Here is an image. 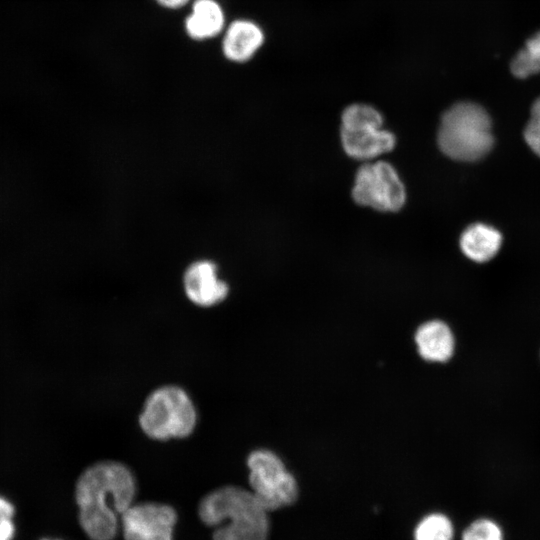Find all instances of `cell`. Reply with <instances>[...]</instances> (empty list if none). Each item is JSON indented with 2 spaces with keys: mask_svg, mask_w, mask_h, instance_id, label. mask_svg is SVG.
<instances>
[{
  "mask_svg": "<svg viewBox=\"0 0 540 540\" xmlns=\"http://www.w3.org/2000/svg\"><path fill=\"white\" fill-rule=\"evenodd\" d=\"M136 492V477L125 463L106 459L87 466L75 484L78 519L86 535L91 540H113Z\"/></svg>",
  "mask_w": 540,
  "mask_h": 540,
  "instance_id": "cell-1",
  "label": "cell"
},
{
  "mask_svg": "<svg viewBox=\"0 0 540 540\" xmlns=\"http://www.w3.org/2000/svg\"><path fill=\"white\" fill-rule=\"evenodd\" d=\"M198 515L214 527L213 540H268V511L250 489L218 487L202 497Z\"/></svg>",
  "mask_w": 540,
  "mask_h": 540,
  "instance_id": "cell-2",
  "label": "cell"
},
{
  "mask_svg": "<svg viewBox=\"0 0 540 540\" xmlns=\"http://www.w3.org/2000/svg\"><path fill=\"white\" fill-rule=\"evenodd\" d=\"M437 142L449 158L475 162L484 158L494 145L492 122L487 111L471 101H460L442 115Z\"/></svg>",
  "mask_w": 540,
  "mask_h": 540,
  "instance_id": "cell-3",
  "label": "cell"
},
{
  "mask_svg": "<svg viewBox=\"0 0 540 540\" xmlns=\"http://www.w3.org/2000/svg\"><path fill=\"white\" fill-rule=\"evenodd\" d=\"M197 423L198 411L192 397L176 384H163L150 391L138 416L142 433L161 442L188 438Z\"/></svg>",
  "mask_w": 540,
  "mask_h": 540,
  "instance_id": "cell-4",
  "label": "cell"
},
{
  "mask_svg": "<svg viewBox=\"0 0 540 540\" xmlns=\"http://www.w3.org/2000/svg\"><path fill=\"white\" fill-rule=\"evenodd\" d=\"M246 465L250 490L268 512L296 502L298 483L275 452L254 449L248 454Z\"/></svg>",
  "mask_w": 540,
  "mask_h": 540,
  "instance_id": "cell-5",
  "label": "cell"
},
{
  "mask_svg": "<svg viewBox=\"0 0 540 540\" xmlns=\"http://www.w3.org/2000/svg\"><path fill=\"white\" fill-rule=\"evenodd\" d=\"M383 117L373 106L352 104L341 116V142L348 156L357 160H371L391 151L395 136L382 129Z\"/></svg>",
  "mask_w": 540,
  "mask_h": 540,
  "instance_id": "cell-6",
  "label": "cell"
},
{
  "mask_svg": "<svg viewBox=\"0 0 540 540\" xmlns=\"http://www.w3.org/2000/svg\"><path fill=\"white\" fill-rule=\"evenodd\" d=\"M352 196L359 205L395 212L404 205L406 192L394 167L385 161H376L358 169Z\"/></svg>",
  "mask_w": 540,
  "mask_h": 540,
  "instance_id": "cell-7",
  "label": "cell"
},
{
  "mask_svg": "<svg viewBox=\"0 0 540 540\" xmlns=\"http://www.w3.org/2000/svg\"><path fill=\"white\" fill-rule=\"evenodd\" d=\"M175 509L157 502L133 503L121 516L124 540H173Z\"/></svg>",
  "mask_w": 540,
  "mask_h": 540,
  "instance_id": "cell-8",
  "label": "cell"
},
{
  "mask_svg": "<svg viewBox=\"0 0 540 540\" xmlns=\"http://www.w3.org/2000/svg\"><path fill=\"white\" fill-rule=\"evenodd\" d=\"M182 286L187 299L201 308L219 305L229 294V285L220 277L218 266L208 259L196 260L187 266Z\"/></svg>",
  "mask_w": 540,
  "mask_h": 540,
  "instance_id": "cell-9",
  "label": "cell"
},
{
  "mask_svg": "<svg viewBox=\"0 0 540 540\" xmlns=\"http://www.w3.org/2000/svg\"><path fill=\"white\" fill-rule=\"evenodd\" d=\"M414 343L420 358L432 363L449 361L455 350V337L450 326L440 319L421 323L414 332Z\"/></svg>",
  "mask_w": 540,
  "mask_h": 540,
  "instance_id": "cell-10",
  "label": "cell"
},
{
  "mask_svg": "<svg viewBox=\"0 0 540 540\" xmlns=\"http://www.w3.org/2000/svg\"><path fill=\"white\" fill-rule=\"evenodd\" d=\"M264 39V32L257 23L247 19L235 20L225 32L223 54L230 61L246 62L261 48Z\"/></svg>",
  "mask_w": 540,
  "mask_h": 540,
  "instance_id": "cell-11",
  "label": "cell"
},
{
  "mask_svg": "<svg viewBox=\"0 0 540 540\" xmlns=\"http://www.w3.org/2000/svg\"><path fill=\"white\" fill-rule=\"evenodd\" d=\"M503 237L494 226L486 223H473L466 227L459 240L462 253L473 262L485 263L499 252Z\"/></svg>",
  "mask_w": 540,
  "mask_h": 540,
  "instance_id": "cell-12",
  "label": "cell"
},
{
  "mask_svg": "<svg viewBox=\"0 0 540 540\" xmlns=\"http://www.w3.org/2000/svg\"><path fill=\"white\" fill-rule=\"evenodd\" d=\"M224 23L223 10L216 1L195 0L185 20V29L192 39L204 40L218 35Z\"/></svg>",
  "mask_w": 540,
  "mask_h": 540,
  "instance_id": "cell-13",
  "label": "cell"
},
{
  "mask_svg": "<svg viewBox=\"0 0 540 540\" xmlns=\"http://www.w3.org/2000/svg\"><path fill=\"white\" fill-rule=\"evenodd\" d=\"M510 71L518 79L540 73V30L531 35L513 56Z\"/></svg>",
  "mask_w": 540,
  "mask_h": 540,
  "instance_id": "cell-14",
  "label": "cell"
},
{
  "mask_svg": "<svg viewBox=\"0 0 540 540\" xmlns=\"http://www.w3.org/2000/svg\"><path fill=\"white\" fill-rule=\"evenodd\" d=\"M414 537L415 540H452L453 525L445 515L433 513L419 522Z\"/></svg>",
  "mask_w": 540,
  "mask_h": 540,
  "instance_id": "cell-15",
  "label": "cell"
},
{
  "mask_svg": "<svg viewBox=\"0 0 540 540\" xmlns=\"http://www.w3.org/2000/svg\"><path fill=\"white\" fill-rule=\"evenodd\" d=\"M462 540H503L501 528L490 519H477L463 532Z\"/></svg>",
  "mask_w": 540,
  "mask_h": 540,
  "instance_id": "cell-16",
  "label": "cell"
},
{
  "mask_svg": "<svg viewBox=\"0 0 540 540\" xmlns=\"http://www.w3.org/2000/svg\"><path fill=\"white\" fill-rule=\"evenodd\" d=\"M524 139L529 148L540 157V96L531 106L530 117L524 129Z\"/></svg>",
  "mask_w": 540,
  "mask_h": 540,
  "instance_id": "cell-17",
  "label": "cell"
},
{
  "mask_svg": "<svg viewBox=\"0 0 540 540\" xmlns=\"http://www.w3.org/2000/svg\"><path fill=\"white\" fill-rule=\"evenodd\" d=\"M14 514L15 508L12 502L0 495V540H13L16 530Z\"/></svg>",
  "mask_w": 540,
  "mask_h": 540,
  "instance_id": "cell-18",
  "label": "cell"
},
{
  "mask_svg": "<svg viewBox=\"0 0 540 540\" xmlns=\"http://www.w3.org/2000/svg\"><path fill=\"white\" fill-rule=\"evenodd\" d=\"M160 5L167 8H180L184 6L189 0H156Z\"/></svg>",
  "mask_w": 540,
  "mask_h": 540,
  "instance_id": "cell-19",
  "label": "cell"
},
{
  "mask_svg": "<svg viewBox=\"0 0 540 540\" xmlns=\"http://www.w3.org/2000/svg\"><path fill=\"white\" fill-rule=\"evenodd\" d=\"M41 540H60V539H50V538H43Z\"/></svg>",
  "mask_w": 540,
  "mask_h": 540,
  "instance_id": "cell-20",
  "label": "cell"
}]
</instances>
